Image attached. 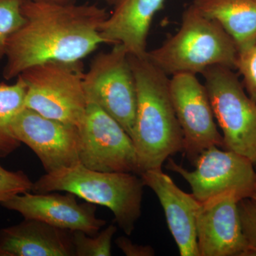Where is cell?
Instances as JSON below:
<instances>
[{
  "mask_svg": "<svg viewBox=\"0 0 256 256\" xmlns=\"http://www.w3.org/2000/svg\"><path fill=\"white\" fill-rule=\"evenodd\" d=\"M116 245L127 256H153L156 254L150 246L133 244L127 237H118L116 240Z\"/></svg>",
  "mask_w": 256,
  "mask_h": 256,
  "instance_id": "cb8c5ba5",
  "label": "cell"
},
{
  "mask_svg": "<svg viewBox=\"0 0 256 256\" xmlns=\"http://www.w3.org/2000/svg\"><path fill=\"white\" fill-rule=\"evenodd\" d=\"M129 58L137 90L132 140L140 174L162 168L170 156L184 151V138L170 96L169 76L146 55L129 54Z\"/></svg>",
  "mask_w": 256,
  "mask_h": 256,
  "instance_id": "7a4b0ae2",
  "label": "cell"
},
{
  "mask_svg": "<svg viewBox=\"0 0 256 256\" xmlns=\"http://www.w3.org/2000/svg\"><path fill=\"white\" fill-rule=\"evenodd\" d=\"M84 86L88 101L110 114L132 138L137 90L127 50L114 44L98 54L84 74Z\"/></svg>",
  "mask_w": 256,
  "mask_h": 256,
  "instance_id": "52a82bcc",
  "label": "cell"
},
{
  "mask_svg": "<svg viewBox=\"0 0 256 256\" xmlns=\"http://www.w3.org/2000/svg\"><path fill=\"white\" fill-rule=\"evenodd\" d=\"M100 1L104 2L106 3V4L111 5V6H114L119 0H100Z\"/></svg>",
  "mask_w": 256,
  "mask_h": 256,
  "instance_id": "4316f807",
  "label": "cell"
},
{
  "mask_svg": "<svg viewBox=\"0 0 256 256\" xmlns=\"http://www.w3.org/2000/svg\"><path fill=\"white\" fill-rule=\"evenodd\" d=\"M26 84L20 76L12 85L0 82V144L9 154L21 144L12 134L11 126L15 118L26 108Z\"/></svg>",
  "mask_w": 256,
  "mask_h": 256,
  "instance_id": "ac0fdd59",
  "label": "cell"
},
{
  "mask_svg": "<svg viewBox=\"0 0 256 256\" xmlns=\"http://www.w3.org/2000/svg\"><path fill=\"white\" fill-rule=\"evenodd\" d=\"M140 174L144 186L158 196L180 256H200L196 217L200 202L192 194L180 190L162 168L146 170Z\"/></svg>",
  "mask_w": 256,
  "mask_h": 256,
  "instance_id": "5bb4252c",
  "label": "cell"
},
{
  "mask_svg": "<svg viewBox=\"0 0 256 256\" xmlns=\"http://www.w3.org/2000/svg\"><path fill=\"white\" fill-rule=\"evenodd\" d=\"M13 137L36 154L46 173L80 162L78 127L24 109L11 126Z\"/></svg>",
  "mask_w": 256,
  "mask_h": 256,
  "instance_id": "8fae6325",
  "label": "cell"
},
{
  "mask_svg": "<svg viewBox=\"0 0 256 256\" xmlns=\"http://www.w3.org/2000/svg\"><path fill=\"white\" fill-rule=\"evenodd\" d=\"M235 195L225 194L200 203L196 217L200 256H255L248 244Z\"/></svg>",
  "mask_w": 256,
  "mask_h": 256,
  "instance_id": "7c38bea8",
  "label": "cell"
},
{
  "mask_svg": "<svg viewBox=\"0 0 256 256\" xmlns=\"http://www.w3.org/2000/svg\"><path fill=\"white\" fill-rule=\"evenodd\" d=\"M233 69L216 65L202 73L224 146L256 164V102L246 94Z\"/></svg>",
  "mask_w": 256,
  "mask_h": 256,
  "instance_id": "8992f818",
  "label": "cell"
},
{
  "mask_svg": "<svg viewBox=\"0 0 256 256\" xmlns=\"http://www.w3.org/2000/svg\"><path fill=\"white\" fill-rule=\"evenodd\" d=\"M78 129L79 160L82 165L97 171L140 174L132 138L98 106L88 101Z\"/></svg>",
  "mask_w": 256,
  "mask_h": 256,
  "instance_id": "9c48e42d",
  "label": "cell"
},
{
  "mask_svg": "<svg viewBox=\"0 0 256 256\" xmlns=\"http://www.w3.org/2000/svg\"><path fill=\"white\" fill-rule=\"evenodd\" d=\"M250 198H254V200H256V180L255 185H254V191H252V196H250Z\"/></svg>",
  "mask_w": 256,
  "mask_h": 256,
  "instance_id": "83f0119b",
  "label": "cell"
},
{
  "mask_svg": "<svg viewBox=\"0 0 256 256\" xmlns=\"http://www.w3.org/2000/svg\"><path fill=\"white\" fill-rule=\"evenodd\" d=\"M70 232L26 220L0 230V256H75Z\"/></svg>",
  "mask_w": 256,
  "mask_h": 256,
  "instance_id": "2e32d148",
  "label": "cell"
},
{
  "mask_svg": "<svg viewBox=\"0 0 256 256\" xmlns=\"http://www.w3.org/2000/svg\"><path fill=\"white\" fill-rule=\"evenodd\" d=\"M34 193L14 195L2 202L8 210H14L26 220H40L67 232H82L94 236L106 224L97 218L94 204H78L75 195Z\"/></svg>",
  "mask_w": 256,
  "mask_h": 256,
  "instance_id": "4fadbf2b",
  "label": "cell"
},
{
  "mask_svg": "<svg viewBox=\"0 0 256 256\" xmlns=\"http://www.w3.org/2000/svg\"><path fill=\"white\" fill-rule=\"evenodd\" d=\"M9 156L8 152L4 149V146L0 144V158H5V156Z\"/></svg>",
  "mask_w": 256,
  "mask_h": 256,
  "instance_id": "484cf974",
  "label": "cell"
},
{
  "mask_svg": "<svg viewBox=\"0 0 256 256\" xmlns=\"http://www.w3.org/2000/svg\"><path fill=\"white\" fill-rule=\"evenodd\" d=\"M33 182L22 171L12 172L0 165V203L14 195L32 191Z\"/></svg>",
  "mask_w": 256,
  "mask_h": 256,
  "instance_id": "44dd1931",
  "label": "cell"
},
{
  "mask_svg": "<svg viewBox=\"0 0 256 256\" xmlns=\"http://www.w3.org/2000/svg\"><path fill=\"white\" fill-rule=\"evenodd\" d=\"M202 14L220 24L242 53L256 44V0H192Z\"/></svg>",
  "mask_w": 256,
  "mask_h": 256,
  "instance_id": "e0dca14e",
  "label": "cell"
},
{
  "mask_svg": "<svg viewBox=\"0 0 256 256\" xmlns=\"http://www.w3.org/2000/svg\"><path fill=\"white\" fill-rule=\"evenodd\" d=\"M254 163L233 151L212 146L202 152L188 171L169 158L168 169L178 173L190 184L192 194L200 203L232 194L239 200L250 198L256 180Z\"/></svg>",
  "mask_w": 256,
  "mask_h": 256,
  "instance_id": "ba28073f",
  "label": "cell"
},
{
  "mask_svg": "<svg viewBox=\"0 0 256 256\" xmlns=\"http://www.w3.org/2000/svg\"><path fill=\"white\" fill-rule=\"evenodd\" d=\"M25 22L8 41L3 78H18L24 70L50 62H76L105 44L100 28L108 16L96 4H50L25 0Z\"/></svg>",
  "mask_w": 256,
  "mask_h": 256,
  "instance_id": "6da1fadb",
  "label": "cell"
},
{
  "mask_svg": "<svg viewBox=\"0 0 256 256\" xmlns=\"http://www.w3.org/2000/svg\"><path fill=\"white\" fill-rule=\"evenodd\" d=\"M146 56L172 76L182 73L202 74L216 65L236 68L238 50L220 24L191 4L184 11L178 32Z\"/></svg>",
  "mask_w": 256,
  "mask_h": 256,
  "instance_id": "3957f363",
  "label": "cell"
},
{
  "mask_svg": "<svg viewBox=\"0 0 256 256\" xmlns=\"http://www.w3.org/2000/svg\"><path fill=\"white\" fill-rule=\"evenodd\" d=\"M34 2L44 3V4L67 5L76 4V0H28Z\"/></svg>",
  "mask_w": 256,
  "mask_h": 256,
  "instance_id": "d4e9b609",
  "label": "cell"
},
{
  "mask_svg": "<svg viewBox=\"0 0 256 256\" xmlns=\"http://www.w3.org/2000/svg\"><path fill=\"white\" fill-rule=\"evenodd\" d=\"M25 0H0V62L5 58L8 41L25 22L22 8Z\"/></svg>",
  "mask_w": 256,
  "mask_h": 256,
  "instance_id": "ffe728a7",
  "label": "cell"
},
{
  "mask_svg": "<svg viewBox=\"0 0 256 256\" xmlns=\"http://www.w3.org/2000/svg\"><path fill=\"white\" fill-rule=\"evenodd\" d=\"M236 68L244 78L248 94L256 102V44L249 50L238 54Z\"/></svg>",
  "mask_w": 256,
  "mask_h": 256,
  "instance_id": "7402d4cb",
  "label": "cell"
},
{
  "mask_svg": "<svg viewBox=\"0 0 256 256\" xmlns=\"http://www.w3.org/2000/svg\"><path fill=\"white\" fill-rule=\"evenodd\" d=\"M82 60H50L24 70L25 107L64 124L78 127L88 106Z\"/></svg>",
  "mask_w": 256,
  "mask_h": 256,
  "instance_id": "5b68a950",
  "label": "cell"
},
{
  "mask_svg": "<svg viewBox=\"0 0 256 256\" xmlns=\"http://www.w3.org/2000/svg\"><path fill=\"white\" fill-rule=\"evenodd\" d=\"M116 226L109 225L100 234L87 235L82 232H72L75 256H110Z\"/></svg>",
  "mask_w": 256,
  "mask_h": 256,
  "instance_id": "d6986e66",
  "label": "cell"
},
{
  "mask_svg": "<svg viewBox=\"0 0 256 256\" xmlns=\"http://www.w3.org/2000/svg\"><path fill=\"white\" fill-rule=\"evenodd\" d=\"M169 86L188 159L194 162L207 148L224 146L204 84L195 74L182 73L172 76Z\"/></svg>",
  "mask_w": 256,
  "mask_h": 256,
  "instance_id": "30bf717a",
  "label": "cell"
},
{
  "mask_svg": "<svg viewBox=\"0 0 256 256\" xmlns=\"http://www.w3.org/2000/svg\"><path fill=\"white\" fill-rule=\"evenodd\" d=\"M144 184L134 173L108 172L89 169L82 163L46 173L33 183L34 193L66 192L112 212L126 235L140 217Z\"/></svg>",
  "mask_w": 256,
  "mask_h": 256,
  "instance_id": "277c9868",
  "label": "cell"
},
{
  "mask_svg": "<svg viewBox=\"0 0 256 256\" xmlns=\"http://www.w3.org/2000/svg\"><path fill=\"white\" fill-rule=\"evenodd\" d=\"M238 207L242 232L256 256V200L244 198L238 202Z\"/></svg>",
  "mask_w": 256,
  "mask_h": 256,
  "instance_id": "603a6c76",
  "label": "cell"
},
{
  "mask_svg": "<svg viewBox=\"0 0 256 256\" xmlns=\"http://www.w3.org/2000/svg\"><path fill=\"white\" fill-rule=\"evenodd\" d=\"M165 0H119L100 28L107 44H121L129 54L144 56L152 22Z\"/></svg>",
  "mask_w": 256,
  "mask_h": 256,
  "instance_id": "9a60e30c",
  "label": "cell"
}]
</instances>
